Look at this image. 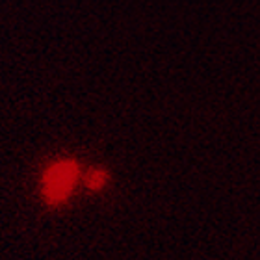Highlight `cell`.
<instances>
[{
  "mask_svg": "<svg viewBox=\"0 0 260 260\" xmlns=\"http://www.w3.org/2000/svg\"><path fill=\"white\" fill-rule=\"evenodd\" d=\"M76 180V166L73 162L54 164L45 173L43 190L49 203H60L71 193Z\"/></svg>",
  "mask_w": 260,
  "mask_h": 260,
  "instance_id": "cell-1",
  "label": "cell"
},
{
  "mask_svg": "<svg viewBox=\"0 0 260 260\" xmlns=\"http://www.w3.org/2000/svg\"><path fill=\"white\" fill-rule=\"evenodd\" d=\"M104 180H106V175L103 171H93L91 177H89V186L93 190H97V188H101L104 184Z\"/></svg>",
  "mask_w": 260,
  "mask_h": 260,
  "instance_id": "cell-2",
  "label": "cell"
}]
</instances>
